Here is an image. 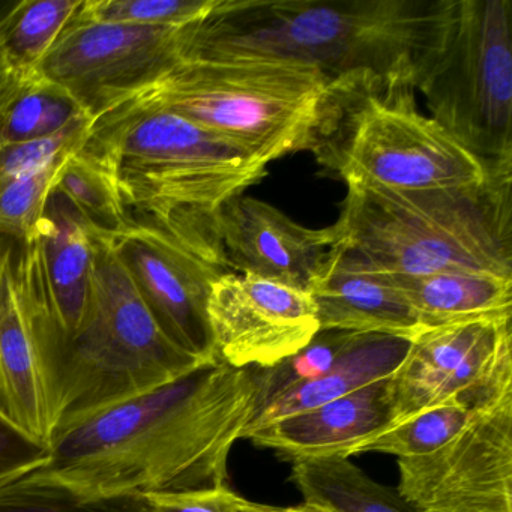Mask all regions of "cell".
<instances>
[{"instance_id": "11", "label": "cell", "mask_w": 512, "mask_h": 512, "mask_svg": "<svg viewBox=\"0 0 512 512\" xmlns=\"http://www.w3.org/2000/svg\"><path fill=\"white\" fill-rule=\"evenodd\" d=\"M104 241L164 335L205 364L218 361L208 301L214 281L230 272L218 242L190 241L133 221Z\"/></svg>"}, {"instance_id": "10", "label": "cell", "mask_w": 512, "mask_h": 512, "mask_svg": "<svg viewBox=\"0 0 512 512\" xmlns=\"http://www.w3.org/2000/svg\"><path fill=\"white\" fill-rule=\"evenodd\" d=\"M392 425L457 400L479 410L512 394L511 317L425 329L391 376Z\"/></svg>"}, {"instance_id": "5", "label": "cell", "mask_w": 512, "mask_h": 512, "mask_svg": "<svg viewBox=\"0 0 512 512\" xmlns=\"http://www.w3.org/2000/svg\"><path fill=\"white\" fill-rule=\"evenodd\" d=\"M335 227L343 244L388 275L512 278V172L433 190L347 185Z\"/></svg>"}, {"instance_id": "4", "label": "cell", "mask_w": 512, "mask_h": 512, "mask_svg": "<svg viewBox=\"0 0 512 512\" xmlns=\"http://www.w3.org/2000/svg\"><path fill=\"white\" fill-rule=\"evenodd\" d=\"M94 241L82 325L64 335L31 320L53 434L205 365L164 335L107 242Z\"/></svg>"}, {"instance_id": "8", "label": "cell", "mask_w": 512, "mask_h": 512, "mask_svg": "<svg viewBox=\"0 0 512 512\" xmlns=\"http://www.w3.org/2000/svg\"><path fill=\"white\" fill-rule=\"evenodd\" d=\"M413 88L467 151L512 167L511 0H451Z\"/></svg>"}, {"instance_id": "13", "label": "cell", "mask_w": 512, "mask_h": 512, "mask_svg": "<svg viewBox=\"0 0 512 512\" xmlns=\"http://www.w3.org/2000/svg\"><path fill=\"white\" fill-rule=\"evenodd\" d=\"M208 319L217 359L235 368L274 367L320 332L310 293L239 272L212 284Z\"/></svg>"}, {"instance_id": "15", "label": "cell", "mask_w": 512, "mask_h": 512, "mask_svg": "<svg viewBox=\"0 0 512 512\" xmlns=\"http://www.w3.org/2000/svg\"><path fill=\"white\" fill-rule=\"evenodd\" d=\"M215 235L230 272L253 274L310 292L332 248L335 224L308 229L256 197L227 200L214 218Z\"/></svg>"}, {"instance_id": "20", "label": "cell", "mask_w": 512, "mask_h": 512, "mask_svg": "<svg viewBox=\"0 0 512 512\" xmlns=\"http://www.w3.org/2000/svg\"><path fill=\"white\" fill-rule=\"evenodd\" d=\"M389 277L418 314L424 331L472 320L512 317V278L484 272Z\"/></svg>"}, {"instance_id": "28", "label": "cell", "mask_w": 512, "mask_h": 512, "mask_svg": "<svg viewBox=\"0 0 512 512\" xmlns=\"http://www.w3.org/2000/svg\"><path fill=\"white\" fill-rule=\"evenodd\" d=\"M64 161L29 173L0 188V232L25 241L43 217L59 167Z\"/></svg>"}, {"instance_id": "29", "label": "cell", "mask_w": 512, "mask_h": 512, "mask_svg": "<svg viewBox=\"0 0 512 512\" xmlns=\"http://www.w3.org/2000/svg\"><path fill=\"white\" fill-rule=\"evenodd\" d=\"M88 127L73 128L59 136L26 145L0 146V188L79 151Z\"/></svg>"}, {"instance_id": "34", "label": "cell", "mask_w": 512, "mask_h": 512, "mask_svg": "<svg viewBox=\"0 0 512 512\" xmlns=\"http://www.w3.org/2000/svg\"><path fill=\"white\" fill-rule=\"evenodd\" d=\"M260 512H316L313 509L307 508L305 505L290 506V508H272V506L263 505Z\"/></svg>"}, {"instance_id": "14", "label": "cell", "mask_w": 512, "mask_h": 512, "mask_svg": "<svg viewBox=\"0 0 512 512\" xmlns=\"http://www.w3.org/2000/svg\"><path fill=\"white\" fill-rule=\"evenodd\" d=\"M94 260V236L67 199L52 190L17 263V281L32 322L73 334L88 311Z\"/></svg>"}, {"instance_id": "21", "label": "cell", "mask_w": 512, "mask_h": 512, "mask_svg": "<svg viewBox=\"0 0 512 512\" xmlns=\"http://www.w3.org/2000/svg\"><path fill=\"white\" fill-rule=\"evenodd\" d=\"M292 481L316 512H415L397 491L379 484L346 457L292 461Z\"/></svg>"}, {"instance_id": "25", "label": "cell", "mask_w": 512, "mask_h": 512, "mask_svg": "<svg viewBox=\"0 0 512 512\" xmlns=\"http://www.w3.org/2000/svg\"><path fill=\"white\" fill-rule=\"evenodd\" d=\"M476 410L452 400L421 410L350 449L349 457L365 452L397 455L398 458L431 454L454 439Z\"/></svg>"}, {"instance_id": "17", "label": "cell", "mask_w": 512, "mask_h": 512, "mask_svg": "<svg viewBox=\"0 0 512 512\" xmlns=\"http://www.w3.org/2000/svg\"><path fill=\"white\" fill-rule=\"evenodd\" d=\"M391 377L377 380L337 400L245 434L244 439L274 449L286 460L346 457L392 424Z\"/></svg>"}, {"instance_id": "18", "label": "cell", "mask_w": 512, "mask_h": 512, "mask_svg": "<svg viewBox=\"0 0 512 512\" xmlns=\"http://www.w3.org/2000/svg\"><path fill=\"white\" fill-rule=\"evenodd\" d=\"M20 254L0 278V415L49 448L52 416L32 338L31 314L17 281Z\"/></svg>"}, {"instance_id": "33", "label": "cell", "mask_w": 512, "mask_h": 512, "mask_svg": "<svg viewBox=\"0 0 512 512\" xmlns=\"http://www.w3.org/2000/svg\"><path fill=\"white\" fill-rule=\"evenodd\" d=\"M22 247L23 239L0 232V278H2V274H4L10 260L20 253Z\"/></svg>"}, {"instance_id": "3", "label": "cell", "mask_w": 512, "mask_h": 512, "mask_svg": "<svg viewBox=\"0 0 512 512\" xmlns=\"http://www.w3.org/2000/svg\"><path fill=\"white\" fill-rule=\"evenodd\" d=\"M79 154L100 167L133 223L215 242L218 209L263 181L266 164L137 95L94 119Z\"/></svg>"}, {"instance_id": "9", "label": "cell", "mask_w": 512, "mask_h": 512, "mask_svg": "<svg viewBox=\"0 0 512 512\" xmlns=\"http://www.w3.org/2000/svg\"><path fill=\"white\" fill-rule=\"evenodd\" d=\"M181 29L92 22L79 13L44 56L37 76L62 89L92 122L175 68Z\"/></svg>"}, {"instance_id": "26", "label": "cell", "mask_w": 512, "mask_h": 512, "mask_svg": "<svg viewBox=\"0 0 512 512\" xmlns=\"http://www.w3.org/2000/svg\"><path fill=\"white\" fill-rule=\"evenodd\" d=\"M215 0H83L80 17L92 22L181 29L202 19Z\"/></svg>"}, {"instance_id": "30", "label": "cell", "mask_w": 512, "mask_h": 512, "mask_svg": "<svg viewBox=\"0 0 512 512\" xmlns=\"http://www.w3.org/2000/svg\"><path fill=\"white\" fill-rule=\"evenodd\" d=\"M49 448L0 415V490L44 463Z\"/></svg>"}, {"instance_id": "32", "label": "cell", "mask_w": 512, "mask_h": 512, "mask_svg": "<svg viewBox=\"0 0 512 512\" xmlns=\"http://www.w3.org/2000/svg\"><path fill=\"white\" fill-rule=\"evenodd\" d=\"M34 77L19 76L0 58V107H4L14 95L19 94Z\"/></svg>"}, {"instance_id": "19", "label": "cell", "mask_w": 512, "mask_h": 512, "mask_svg": "<svg viewBox=\"0 0 512 512\" xmlns=\"http://www.w3.org/2000/svg\"><path fill=\"white\" fill-rule=\"evenodd\" d=\"M410 340L392 335L358 334L322 376L290 386L257 407L248 430L322 406L377 380L388 379L409 352ZM242 437V439H244Z\"/></svg>"}, {"instance_id": "16", "label": "cell", "mask_w": 512, "mask_h": 512, "mask_svg": "<svg viewBox=\"0 0 512 512\" xmlns=\"http://www.w3.org/2000/svg\"><path fill=\"white\" fill-rule=\"evenodd\" d=\"M320 331L382 334L412 341L424 329L392 278L338 242L310 289Z\"/></svg>"}, {"instance_id": "6", "label": "cell", "mask_w": 512, "mask_h": 512, "mask_svg": "<svg viewBox=\"0 0 512 512\" xmlns=\"http://www.w3.org/2000/svg\"><path fill=\"white\" fill-rule=\"evenodd\" d=\"M334 83L319 68L290 59L203 53L181 58L142 94L268 166L314 151Z\"/></svg>"}, {"instance_id": "22", "label": "cell", "mask_w": 512, "mask_h": 512, "mask_svg": "<svg viewBox=\"0 0 512 512\" xmlns=\"http://www.w3.org/2000/svg\"><path fill=\"white\" fill-rule=\"evenodd\" d=\"M83 0H22L0 14V58L22 77H34Z\"/></svg>"}, {"instance_id": "24", "label": "cell", "mask_w": 512, "mask_h": 512, "mask_svg": "<svg viewBox=\"0 0 512 512\" xmlns=\"http://www.w3.org/2000/svg\"><path fill=\"white\" fill-rule=\"evenodd\" d=\"M53 190L67 199L95 238H112L130 226L127 209L109 176L79 151L65 158Z\"/></svg>"}, {"instance_id": "12", "label": "cell", "mask_w": 512, "mask_h": 512, "mask_svg": "<svg viewBox=\"0 0 512 512\" xmlns=\"http://www.w3.org/2000/svg\"><path fill=\"white\" fill-rule=\"evenodd\" d=\"M398 472L397 494L415 512H512V394L431 454L398 458Z\"/></svg>"}, {"instance_id": "2", "label": "cell", "mask_w": 512, "mask_h": 512, "mask_svg": "<svg viewBox=\"0 0 512 512\" xmlns=\"http://www.w3.org/2000/svg\"><path fill=\"white\" fill-rule=\"evenodd\" d=\"M451 0H215L179 31L181 58L268 56L331 79L371 74L412 82Z\"/></svg>"}, {"instance_id": "27", "label": "cell", "mask_w": 512, "mask_h": 512, "mask_svg": "<svg viewBox=\"0 0 512 512\" xmlns=\"http://www.w3.org/2000/svg\"><path fill=\"white\" fill-rule=\"evenodd\" d=\"M85 506L95 512H260L263 508L230 490L229 485L181 493L140 494Z\"/></svg>"}, {"instance_id": "7", "label": "cell", "mask_w": 512, "mask_h": 512, "mask_svg": "<svg viewBox=\"0 0 512 512\" xmlns=\"http://www.w3.org/2000/svg\"><path fill=\"white\" fill-rule=\"evenodd\" d=\"M311 154L346 185L398 191L478 185L512 172L476 157L419 112L410 80L371 74L335 79Z\"/></svg>"}, {"instance_id": "31", "label": "cell", "mask_w": 512, "mask_h": 512, "mask_svg": "<svg viewBox=\"0 0 512 512\" xmlns=\"http://www.w3.org/2000/svg\"><path fill=\"white\" fill-rule=\"evenodd\" d=\"M0 512H95L64 497L8 485L0 490Z\"/></svg>"}, {"instance_id": "1", "label": "cell", "mask_w": 512, "mask_h": 512, "mask_svg": "<svg viewBox=\"0 0 512 512\" xmlns=\"http://www.w3.org/2000/svg\"><path fill=\"white\" fill-rule=\"evenodd\" d=\"M257 406L256 368L218 359L56 431L44 463L11 485L77 505L226 487Z\"/></svg>"}, {"instance_id": "23", "label": "cell", "mask_w": 512, "mask_h": 512, "mask_svg": "<svg viewBox=\"0 0 512 512\" xmlns=\"http://www.w3.org/2000/svg\"><path fill=\"white\" fill-rule=\"evenodd\" d=\"M89 124L91 119L62 89L35 74L0 107V146L26 145Z\"/></svg>"}]
</instances>
